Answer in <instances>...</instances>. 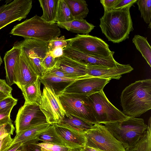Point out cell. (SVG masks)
<instances>
[{
  "instance_id": "obj_1",
  "label": "cell",
  "mask_w": 151,
  "mask_h": 151,
  "mask_svg": "<svg viewBox=\"0 0 151 151\" xmlns=\"http://www.w3.org/2000/svg\"><path fill=\"white\" fill-rule=\"evenodd\" d=\"M123 114L128 117L140 116L151 109V80L136 81L126 87L120 96Z\"/></svg>"
},
{
  "instance_id": "obj_2",
  "label": "cell",
  "mask_w": 151,
  "mask_h": 151,
  "mask_svg": "<svg viewBox=\"0 0 151 151\" xmlns=\"http://www.w3.org/2000/svg\"><path fill=\"white\" fill-rule=\"evenodd\" d=\"M100 20L102 33L113 43H119L129 38L134 30L129 8L104 12Z\"/></svg>"
},
{
  "instance_id": "obj_3",
  "label": "cell",
  "mask_w": 151,
  "mask_h": 151,
  "mask_svg": "<svg viewBox=\"0 0 151 151\" xmlns=\"http://www.w3.org/2000/svg\"><path fill=\"white\" fill-rule=\"evenodd\" d=\"M9 34L49 42L58 37L61 31L56 23H47L36 14L14 26Z\"/></svg>"
},
{
  "instance_id": "obj_4",
  "label": "cell",
  "mask_w": 151,
  "mask_h": 151,
  "mask_svg": "<svg viewBox=\"0 0 151 151\" xmlns=\"http://www.w3.org/2000/svg\"><path fill=\"white\" fill-rule=\"evenodd\" d=\"M104 126L125 149L138 141L147 131L143 119L129 117L123 121L105 123Z\"/></svg>"
},
{
  "instance_id": "obj_5",
  "label": "cell",
  "mask_w": 151,
  "mask_h": 151,
  "mask_svg": "<svg viewBox=\"0 0 151 151\" xmlns=\"http://www.w3.org/2000/svg\"><path fill=\"white\" fill-rule=\"evenodd\" d=\"M58 96L65 113L93 124L97 123L87 96L64 93Z\"/></svg>"
},
{
  "instance_id": "obj_6",
  "label": "cell",
  "mask_w": 151,
  "mask_h": 151,
  "mask_svg": "<svg viewBox=\"0 0 151 151\" xmlns=\"http://www.w3.org/2000/svg\"><path fill=\"white\" fill-rule=\"evenodd\" d=\"M83 134L86 138L85 147L100 151H125L121 143L102 124H94Z\"/></svg>"
},
{
  "instance_id": "obj_7",
  "label": "cell",
  "mask_w": 151,
  "mask_h": 151,
  "mask_svg": "<svg viewBox=\"0 0 151 151\" xmlns=\"http://www.w3.org/2000/svg\"><path fill=\"white\" fill-rule=\"evenodd\" d=\"M88 98L98 124L122 121L129 117L109 101L103 91L93 94Z\"/></svg>"
},
{
  "instance_id": "obj_8",
  "label": "cell",
  "mask_w": 151,
  "mask_h": 151,
  "mask_svg": "<svg viewBox=\"0 0 151 151\" xmlns=\"http://www.w3.org/2000/svg\"><path fill=\"white\" fill-rule=\"evenodd\" d=\"M67 46L85 53L101 58L113 56L108 45L101 39L88 34H78L73 38L68 39Z\"/></svg>"
},
{
  "instance_id": "obj_9",
  "label": "cell",
  "mask_w": 151,
  "mask_h": 151,
  "mask_svg": "<svg viewBox=\"0 0 151 151\" xmlns=\"http://www.w3.org/2000/svg\"><path fill=\"white\" fill-rule=\"evenodd\" d=\"M48 123L39 105L35 103H24L19 109L15 121L16 134L35 126Z\"/></svg>"
},
{
  "instance_id": "obj_10",
  "label": "cell",
  "mask_w": 151,
  "mask_h": 151,
  "mask_svg": "<svg viewBox=\"0 0 151 151\" xmlns=\"http://www.w3.org/2000/svg\"><path fill=\"white\" fill-rule=\"evenodd\" d=\"M39 106L47 122L51 124L59 123L65 114L58 96L52 88L46 86L43 88Z\"/></svg>"
},
{
  "instance_id": "obj_11",
  "label": "cell",
  "mask_w": 151,
  "mask_h": 151,
  "mask_svg": "<svg viewBox=\"0 0 151 151\" xmlns=\"http://www.w3.org/2000/svg\"><path fill=\"white\" fill-rule=\"evenodd\" d=\"M32 0H14L0 13V30L17 21L25 19L32 7Z\"/></svg>"
},
{
  "instance_id": "obj_12",
  "label": "cell",
  "mask_w": 151,
  "mask_h": 151,
  "mask_svg": "<svg viewBox=\"0 0 151 151\" xmlns=\"http://www.w3.org/2000/svg\"><path fill=\"white\" fill-rule=\"evenodd\" d=\"M110 80L109 79L88 76L74 81L62 93L78 94L88 97L103 91L105 86Z\"/></svg>"
},
{
  "instance_id": "obj_13",
  "label": "cell",
  "mask_w": 151,
  "mask_h": 151,
  "mask_svg": "<svg viewBox=\"0 0 151 151\" xmlns=\"http://www.w3.org/2000/svg\"><path fill=\"white\" fill-rule=\"evenodd\" d=\"M48 42L31 38H25L15 42L14 46L20 48L30 63L42 61L49 52Z\"/></svg>"
},
{
  "instance_id": "obj_14",
  "label": "cell",
  "mask_w": 151,
  "mask_h": 151,
  "mask_svg": "<svg viewBox=\"0 0 151 151\" xmlns=\"http://www.w3.org/2000/svg\"><path fill=\"white\" fill-rule=\"evenodd\" d=\"M21 49L14 75V84L19 88L35 82L39 77L35 69L27 60Z\"/></svg>"
},
{
  "instance_id": "obj_15",
  "label": "cell",
  "mask_w": 151,
  "mask_h": 151,
  "mask_svg": "<svg viewBox=\"0 0 151 151\" xmlns=\"http://www.w3.org/2000/svg\"><path fill=\"white\" fill-rule=\"evenodd\" d=\"M63 51L64 55L86 65L113 67L120 64L114 60L113 56L101 58L88 55L68 46L63 49Z\"/></svg>"
},
{
  "instance_id": "obj_16",
  "label": "cell",
  "mask_w": 151,
  "mask_h": 151,
  "mask_svg": "<svg viewBox=\"0 0 151 151\" xmlns=\"http://www.w3.org/2000/svg\"><path fill=\"white\" fill-rule=\"evenodd\" d=\"M86 67L88 75L110 80L112 79H119L122 75L130 73L133 70L129 64H120L113 67L86 65Z\"/></svg>"
},
{
  "instance_id": "obj_17",
  "label": "cell",
  "mask_w": 151,
  "mask_h": 151,
  "mask_svg": "<svg viewBox=\"0 0 151 151\" xmlns=\"http://www.w3.org/2000/svg\"><path fill=\"white\" fill-rule=\"evenodd\" d=\"M55 66L64 73L74 77H81L88 75L86 65L64 55L59 58Z\"/></svg>"
},
{
  "instance_id": "obj_18",
  "label": "cell",
  "mask_w": 151,
  "mask_h": 151,
  "mask_svg": "<svg viewBox=\"0 0 151 151\" xmlns=\"http://www.w3.org/2000/svg\"><path fill=\"white\" fill-rule=\"evenodd\" d=\"M88 76L71 78H63L46 73L42 77L39 78L41 83L44 86L52 88L58 96L74 81Z\"/></svg>"
},
{
  "instance_id": "obj_19",
  "label": "cell",
  "mask_w": 151,
  "mask_h": 151,
  "mask_svg": "<svg viewBox=\"0 0 151 151\" xmlns=\"http://www.w3.org/2000/svg\"><path fill=\"white\" fill-rule=\"evenodd\" d=\"M53 124L56 132L67 147L72 148L85 147L86 140L83 134L76 132L56 124Z\"/></svg>"
},
{
  "instance_id": "obj_20",
  "label": "cell",
  "mask_w": 151,
  "mask_h": 151,
  "mask_svg": "<svg viewBox=\"0 0 151 151\" xmlns=\"http://www.w3.org/2000/svg\"><path fill=\"white\" fill-rule=\"evenodd\" d=\"M55 124L76 132L83 134L91 129L94 124L66 113L59 123Z\"/></svg>"
},
{
  "instance_id": "obj_21",
  "label": "cell",
  "mask_w": 151,
  "mask_h": 151,
  "mask_svg": "<svg viewBox=\"0 0 151 151\" xmlns=\"http://www.w3.org/2000/svg\"><path fill=\"white\" fill-rule=\"evenodd\" d=\"M21 50L20 47L13 46L12 48L5 53L4 58L6 83L10 86L14 84V70Z\"/></svg>"
},
{
  "instance_id": "obj_22",
  "label": "cell",
  "mask_w": 151,
  "mask_h": 151,
  "mask_svg": "<svg viewBox=\"0 0 151 151\" xmlns=\"http://www.w3.org/2000/svg\"><path fill=\"white\" fill-rule=\"evenodd\" d=\"M50 124L46 123L39 124L19 132L13 139L11 145L21 142L22 144L27 142L36 139L41 133L47 129Z\"/></svg>"
},
{
  "instance_id": "obj_23",
  "label": "cell",
  "mask_w": 151,
  "mask_h": 151,
  "mask_svg": "<svg viewBox=\"0 0 151 151\" xmlns=\"http://www.w3.org/2000/svg\"><path fill=\"white\" fill-rule=\"evenodd\" d=\"M40 85L41 82L38 77L35 82L19 88L24 98L25 103H35L40 105L42 98Z\"/></svg>"
},
{
  "instance_id": "obj_24",
  "label": "cell",
  "mask_w": 151,
  "mask_h": 151,
  "mask_svg": "<svg viewBox=\"0 0 151 151\" xmlns=\"http://www.w3.org/2000/svg\"><path fill=\"white\" fill-rule=\"evenodd\" d=\"M59 27L65 29L68 31L83 35L88 34L94 28L95 26L89 23L84 19H74L69 22H57Z\"/></svg>"
},
{
  "instance_id": "obj_25",
  "label": "cell",
  "mask_w": 151,
  "mask_h": 151,
  "mask_svg": "<svg viewBox=\"0 0 151 151\" xmlns=\"http://www.w3.org/2000/svg\"><path fill=\"white\" fill-rule=\"evenodd\" d=\"M59 0H39L43 11L41 18L51 24L56 23V17Z\"/></svg>"
},
{
  "instance_id": "obj_26",
  "label": "cell",
  "mask_w": 151,
  "mask_h": 151,
  "mask_svg": "<svg viewBox=\"0 0 151 151\" xmlns=\"http://www.w3.org/2000/svg\"><path fill=\"white\" fill-rule=\"evenodd\" d=\"M74 19H83L87 16L89 10L86 1L84 0H64Z\"/></svg>"
},
{
  "instance_id": "obj_27",
  "label": "cell",
  "mask_w": 151,
  "mask_h": 151,
  "mask_svg": "<svg viewBox=\"0 0 151 151\" xmlns=\"http://www.w3.org/2000/svg\"><path fill=\"white\" fill-rule=\"evenodd\" d=\"M125 149V151H151V117L144 135L135 143Z\"/></svg>"
},
{
  "instance_id": "obj_28",
  "label": "cell",
  "mask_w": 151,
  "mask_h": 151,
  "mask_svg": "<svg viewBox=\"0 0 151 151\" xmlns=\"http://www.w3.org/2000/svg\"><path fill=\"white\" fill-rule=\"evenodd\" d=\"M132 41L137 49L151 67V47L147 38L139 35H135Z\"/></svg>"
},
{
  "instance_id": "obj_29",
  "label": "cell",
  "mask_w": 151,
  "mask_h": 151,
  "mask_svg": "<svg viewBox=\"0 0 151 151\" xmlns=\"http://www.w3.org/2000/svg\"><path fill=\"white\" fill-rule=\"evenodd\" d=\"M36 139L44 142L67 147L66 143L56 132L53 124H51L48 128L40 134Z\"/></svg>"
},
{
  "instance_id": "obj_30",
  "label": "cell",
  "mask_w": 151,
  "mask_h": 151,
  "mask_svg": "<svg viewBox=\"0 0 151 151\" xmlns=\"http://www.w3.org/2000/svg\"><path fill=\"white\" fill-rule=\"evenodd\" d=\"M73 19L70 10L64 0H59L56 17L57 22H68Z\"/></svg>"
},
{
  "instance_id": "obj_31",
  "label": "cell",
  "mask_w": 151,
  "mask_h": 151,
  "mask_svg": "<svg viewBox=\"0 0 151 151\" xmlns=\"http://www.w3.org/2000/svg\"><path fill=\"white\" fill-rule=\"evenodd\" d=\"M137 2L141 17L147 24L151 22V0H138Z\"/></svg>"
},
{
  "instance_id": "obj_32",
  "label": "cell",
  "mask_w": 151,
  "mask_h": 151,
  "mask_svg": "<svg viewBox=\"0 0 151 151\" xmlns=\"http://www.w3.org/2000/svg\"><path fill=\"white\" fill-rule=\"evenodd\" d=\"M17 99L12 96H8L0 101V114L11 112L13 107L16 105Z\"/></svg>"
},
{
  "instance_id": "obj_33",
  "label": "cell",
  "mask_w": 151,
  "mask_h": 151,
  "mask_svg": "<svg viewBox=\"0 0 151 151\" xmlns=\"http://www.w3.org/2000/svg\"><path fill=\"white\" fill-rule=\"evenodd\" d=\"M38 142L37 144L42 151H68L70 148L54 143L44 142L39 143Z\"/></svg>"
},
{
  "instance_id": "obj_34",
  "label": "cell",
  "mask_w": 151,
  "mask_h": 151,
  "mask_svg": "<svg viewBox=\"0 0 151 151\" xmlns=\"http://www.w3.org/2000/svg\"><path fill=\"white\" fill-rule=\"evenodd\" d=\"M68 39L65 40L64 36L55 38L48 42L49 51L57 47H61L64 49L68 45Z\"/></svg>"
},
{
  "instance_id": "obj_35",
  "label": "cell",
  "mask_w": 151,
  "mask_h": 151,
  "mask_svg": "<svg viewBox=\"0 0 151 151\" xmlns=\"http://www.w3.org/2000/svg\"><path fill=\"white\" fill-rule=\"evenodd\" d=\"M58 58H53L49 52L41 62L42 65L47 71L52 69L55 65Z\"/></svg>"
},
{
  "instance_id": "obj_36",
  "label": "cell",
  "mask_w": 151,
  "mask_h": 151,
  "mask_svg": "<svg viewBox=\"0 0 151 151\" xmlns=\"http://www.w3.org/2000/svg\"><path fill=\"white\" fill-rule=\"evenodd\" d=\"M39 140L37 139L27 142L22 145L24 151H42L37 144Z\"/></svg>"
},
{
  "instance_id": "obj_37",
  "label": "cell",
  "mask_w": 151,
  "mask_h": 151,
  "mask_svg": "<svg viewBox=\"0 0 151 151\" xmlns=\"http://www.w3.org/2000/svg\"><path fill=\"white\" fill-rule=\"evenodd\" d=\"M15 129L12 123L0 125V139L8 134L13 135Z\"/></svg>"
},
{
  "instance_id": "obj_38",
  "label": "cell",
  "mask_w": 151,
  "mask_h": 151,
  "mask_svg": "<svg viewBox=\"0 0 151 151\" xmlns=\"http://www.w3.org/2000/svg\"><path fill=\"white\" fill-rule=\"evenodd\" d=\"M13 139L8 134L0 139V151H7L9 149Z\"/></svg>"
},
{
  "instance_id": "obj_39",
  "label": "cell",
  "mask_w": 151,
  "mask_h": 151,
  "mask_svg": "<svg viewBox=\"0 0 151 151\" xmlns=\"http://www.w3.org/2000/svg\"><path fill=\"white\" fill-rule=\"evenodd\" d=\"M137 0H119L115 4L113 9H119L130 8L137 1Z\"/></svg>"
},
{
  "instance_id": "obj_40",
  "label": "cell",
  "mask_w": 151,
  "mask_h": 151,
  "mask_svg": "<svg viewBox=\"0 0 151 151\" xmlns=\"http://www.w3.org/2000/svg\"><path fill=\"white\" fill-rule=\"evenodd\" d=\"M46 73L56 76L63 78H71L76 77L64 73L60 70L55 65L51 69L47 71Z\"/></svg>"
},
{
  "instance_id": "obj_41",
  "label": "cell",
  "mask_w": 151,
  "mask_h": 151,
  "mask_svg": "<svg viewBox=\"0 0 151 151\" xmlns=\"http://www.w3.org/2000/svg\"><path fill=\"white\" fill-rule=\"evenodd\" d=\"M119 0H101L100 3L103 6L104 12L112 10Z\"/></svg>"
},
{
  "instance_id": "obj_42",
  "label": "cell",
  "mask_w": 151,
  "mask_h": 151,
  "mask_svg": "<svg viewBox=\"0 0 151 151\" xmlns=\"http://www.w3.org/2000/svg\"><path fill=\"white\" fill-rule=\"evenodd\" d=\"M12 88L7 84L5 80L0 79V91L10 96H12Z\"/></svg>"
},
{
  "instance_id": "obj_43",
  "label": "cell",
  "mask_w": 151,
  "mask_h": 151,
  "mask_svg": "<svg viewBox=\"0 0 151 151\" xmlns=\"http://www.w3.org/2000/svg\"><path fill=\"white\" fill-rule=\"evenodd\" d=\"M11 112H8L0 114V125L12 123L10 117Z\"/></svg>"
},
{
  "instance_id": "obj_44",
  "label": "cell",
  "mask_w": 151,
  "mask_h": 151,
  "mask_svg": "<svg viewBox=\"0 0 151 151\" xmlns=\"http://www.w3.org/2000/svg\"><path fill=\"white\" fill-rule=\"evenodd\" d=\"M64 48L61 47H56L49 52L54 58H59L63 55Z\"/></svg>"
},
{
  "instance_id": "obj_45",
  "label": "cell",
  "mask_w": 151,
  "mask_h": 151,
  "mask_svg": "<svg viewBox=\"0 0 151 151\" xmlns=\"http://www.w3.org/2000/svg\"><path fill=\"white\" fill-rule=\"evenodd\" d=\"M22 145L21 142L15 144L10 147L7 151H15L19 148Z\"/></svg>"
},
{
  "instance_id": "obj_46",
  "label": "cell",
  "mask_w": 151,
  "mask_h": 151,
  "mask_svg": "<svg viewBox=\"0 0 151 151\" xmlns=\"http://www.w3.org/2000/svg\"><path fill=\"white\" fill-rule=\"evenodd\" d=\"M82 150L83 151H98L97 150L88 147H82Z\"/></svg>"
},
{
  "instance_id": "obj_47",
  "label": "cell",
  "mask_w": 151,
  "mask_h": 151,
  "mask_svg": "<svg viewBox=\"0 0 151 151\" xmlns=\"http://www.w3.org/2000/svg\"><path fill=\"white\" fill-rule=\"evenodd\" d=\"M10 96L1 91H0V101Z\"/></svg>"
},
{
  "instance_id": "obj_48",
  "label": "cell",
  "mask_w": 151,
  "mask_h": 151,
  "mask_svg": "<svg viewBox=\"0 0 151 151\" xmlns=\"http://www.w3.org/2000/svg\"><path fill=\"white\" fill-rule=\"evenodd\" d=\"M82 148L79 147L72 148H70L68 151H83Z\"/></svg>"
},
{
  "instance_id": "obj_49",
  "label": "cell",
  "mask_w": 151,
  "mask_h": 151,
  "mask_svg": "<svg viewBox=\"0 0 151 151\" xmlns=\"http://www.w3.org/2000/svg\"><path fill=\"white\" fill-rule=\"evenodd\" d=\"M7 4L6 3L0 6V13H1L6 7Z\"/></svg>"
},
{
  "instance_id": "obj_50",
  "label": "cell",
  "mask_w": 151,
  "mask_h": 151,
  "mask_svg": "<svg viewBox=\"0 0 151 151\" xmlns=\"http://www.w3.org/2000/svg\"><path fill=\"white\" fill-rule=\"evenodd\" d=\"M15 151H24V150L22 149L21 146L19 148L16 150Z\"/></svg>"
},
{
  "instance_id": "obj_51",
  "label": "cell",
  "mask_w": 151,
  "mask_h": 151,
  "mask_svg": "<svg viewBox=\"0 0 151 151\" xmlns=\"http://www.w3.org/2000/svg\"><path fill=\"white\" fill-rule=\"evenodd\" d=\"M3 62L2 59L1 58V56L0 54V66H1V64H2Z\"/></svg>"
},
{
  "instance_id": "obj_52",
  "label": "cell",
  "mask_w": 151,
  "mask_h": 151,
  "mask_svg": "<svg viewBox=\"0 0 151 151\" xmlns=\"http://www.w3.org/2000/svg\"><path fill=\"white\" fill-rule=\"evenodd\" d=\"M151 22L149 24V25H148V27L150 29L151 28Z\"/></svg>"
},
{
  "instance_id": "obj_53",
  "label": "cell",
  "mask_w": 151,
  "mask_h": 151,
  "mask_svg": "<svg viewBox=\"0 0 151 151\" xmlns=\"http://www.w3.org/2000/svg\"><path fill=\"white\" fill-rule=\"evenodd\" d=\"M98 151H99V150H98Z\"/></svg>"
}]
</instances>
